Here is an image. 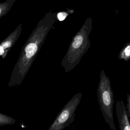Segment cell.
<instances>
[{
    "mask_svg": "<svg viewBox=\"0 0 130 130\" xmlns=\"http://www.w3.org/2000/svg\"><path fill=\"white\" fill-rule=\"evenodd\" d=\"M55 22L54 14L47 13L40 21L27 40L13 71L8 84L19 85L32 66Z\"/></svg>",
    "mask_w": 130,
    "mask_h": 130,
    "instance_id": "1",
    "label": "cell"
},
{
    "mask_svg": "<svg viewBox=\"0 0 130 130\" xmlns=\"http://www.w3.org/2000/svg\"><path fill=\"white\" fill-rule=\"evenodd\" d=\"M100 78L97 92L100 109L105 121L110 128L117 130L114 122L113 108L114 98L110 81L103 70H101Z\"/></svg>",
    "mask_w": 130,
    "mask_h": 130,
    "instance_id": "3",
    "label": "cell"
},
{
    "mask_svg": "<svg viewBox=\"0 0 130 130\" xmlns=\"http://www.w3.org/2000/svg\"><path fill=\"white\" fill-rule=\"evenodd\" d=\"M22 24H19L5 39L0 43V56L4 59L15 44L21 34Z\"/></svg>",
    "mask_w": 130,
    "mask_h": 130,
    "instance_id": "5",
    "label": "cell"
},
{
    "mask_svg": "<svg viewBox=\"0 0 130 130\" xmlns=\"http://www.w3.org/2000/svg\"><path fill=\"white\" fill-rule=\"evenodd\" d=\"M116 114L120 130H130V122L124 102L117 100L115 103Z\"/></svg>",
    "mask_w": 130,
    "mask_h": 130,
    "instance_id": "6",
    "label": "cell"
},
{
    "mask_svg": "<svg viewBox=\"0 0 130 130\" xmlns=\"http://www.w3.org/2000/svg\"><path fill=\"white\" fill-rule=\"evenodd\" d=\"M14 121L15 120L13 118L0 114V125L11 124L13 122L14 123Z\"/></svg>",
    "mask_w": 130,
    "mask_h": 130,
    "instance_id": "9",
    "label": "cell"
},
{
    "mask_svg": "<svg viewBox=\"0 0 130 130\" xmlns=\"http://www.w3.org/2000/svg\"><path fill=\"white\" fill-rule=\"evenodd\" d=\"M120 60H123L127 62L130 59V41L125 44L118 55Z\"/></svg>",
    "mask_w": 130,
    "mask_h": 130,
    "instance_id": "8",
    "label": "cell"
},
{
    "mask_svg": "<svg viewBox=\"0 0 130 130\" xmlns=\"http://www.w3.org/2000/svg\"><path fill=\"white\" fill-rule=\"evenodd\" d=\"M127 103L126 105V110L128 117L130 118V95L129 94H127Z\"/></svg>",
    "mask_w": 130,
    "mask_h": 130,
    "instance_id": "11",
    "label": "cell"
},
{
    "mask_svg": "<svg viewBox=\"0 0 130 130\" xmlns=\"http://www.w3.org/2000/svg\"><path fill=\"white\" fill-rule=\"evenodd\" d=\"M82 93L75 94L57 115L48 130H62L75 121V113L82 97Z\"/></svg>",
    "mask_w": 130,
    "mask_h": 130,
    "instance_id": "4",
    "label": "cell"
},
{
    "mask_svg": "<svg viewBox=\"0 0 130 130\" xmlns=\"http://www.w3.org/2000/svg\"><path fill=\"white\" fill-rule=\"evenodd\" d=\"M16 0H7L0 2V19L9 12Z\"/></svg>",
    "mask_w": 130,
    "mask_h": 130,
    "instance_id": "7",
    "label": "cell"
},
{
    "mask_svg": "<svg viewBox=\"0 0 130 130\" xmlns=\"http://www.w3.org/2000/svg\"><path fill=\"white\" fill-rule=\"evenodd\" d=\"M92 20L88 18L79 31L75 35L70 45L68 51L61 61V67L66 73L77 66L82 57L90 46L89 36L92 28Z\"/></svg>",
    "mask_w": 130,
    "mask_h": 130,
    "instance_id": "2",
    "label": "cell"
},
{
    "mask_svg": "<svg viewBox=\"0 0 130 130\" xmlns=\"http://www.w3.org/2000/svg\"><path fill=\"white\" fill-rule=\"evenodd\" d=\"M69 14L66 12H59L57 14V17H58V19H59L60 21H62L66 19V17L68 16Z\"/></svg>",
    "mask_w": 130,
    "mask_h": 130,
    "instance_id": "10",
    "label": "cell"
}]
</instances>
